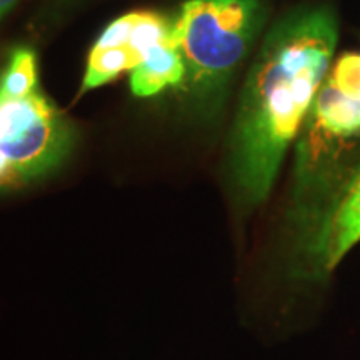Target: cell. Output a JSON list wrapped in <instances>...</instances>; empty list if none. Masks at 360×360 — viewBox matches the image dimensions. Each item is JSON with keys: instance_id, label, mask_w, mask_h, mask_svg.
Instances as JSON below:
<instances>
[{"instance_id": "cell-1", "label": "cell", "mask_w": 360, "mask_h": 360, "mask_svg": "<svg viewBox=\"0 0 360 360\" xmlns=\"http://www.w3.org/2000/svg\"><path fill=\"white\" fill-rule=\"evenodd\" d=\"M337 44L339 20L326 6L292 11L265 34L229 139V186L242 209H257L269 199L334 62Z\"/></svg>"}, {"instance_id": "cell-2", "label": "cell", "mask_w": 360, "mask_h": 360, "mask_svg": "<svg viewBox=\"0 0 360 360\" xmlns=\"http://www.w3.org/2000/svg\"><path fill=\"white\" fill-rule=\"evenodd\" d=\"M360 160V51L340 53L294 143L289 225L312 214Z\"/></svg>"}, {"instance_id": "cell-3", "label": "cell", "mask_w": 360, "mask_h": 360, "mask_svg": "<svg viewBox=\"0 0 360 360\" xmlns=\"http://www.w3.org/2000/svg\"><path fill=\"white\" fill-rule=\"evenodd\" d=\"M260 0H186L174 19V39L186 77L179 85L193 114L212 119L222 109L238 67L262 32Z\"/></svg>"}, {"instance_id": "cell-4", "label": "cell", "mask_w": 360, "mask_h": 360, "mask_svg": "<svg viewBox=\"0 0 360 360\" xmlns=\"http://www.w3.org/2000/svg\"><path fill=\"white\" fill-rule=\"evenodd\" d=\"M77 129L44 94L0 97V192L37 182L69 159Z\"/></svg>"}, {"instance_id": "cell-5", "label": "cell", "mask_w": 360, "mask_h": 360, "mask_svg": "<svg viewBox=\"0 0 360 360\" xmlns=\"http://www.w3.org/2000/svg\"><path fill=\"white\" fill-rule=\"evenodd\" d=\"M290 227V276L326 282L360 244V160L312 214Z\"/></svg>"}, {"instance_id": "cell-6", "label": "cell", "mask_w": 360, "mask_h": 360, "mask_svg": "<svg viewBox=\"0 0 360 360\" xmlns=\"http://www.w3.org/2000/svg\"><path fill=\"white\" fill-rule=\"evenodd\" d=\"M174 20L157 12H129L101 34L89 53L80 94L132 72L155 45L172 34Z\"/></svg>"}, {"instance_id": "cell-7", "label": "cell", "mask_w": 360, "mask_h": 360, "mask_svg": "<svg viewBox=\"0 0 360 360\" xmlns=\"http://www.w3.org/2000/svg\"><path fill=\"white\" fill-rule=\"evenodd\" d=\"M186 77L182 56L172 35L155 45L143 60L130 72V89L134 96L150 97L165 87H179Z\"/></svg>"}, {"instance_id": "cell-8", "label": "cell", "mask_w": 360, "mask_h": 360, "mask_svg": "<svg viewBox=\"0 0 360 360\" xmlns=\"http://www.w3.org/2000/svg\"><path fill=\"white\" fill-rule=\"evenodd\" d=\"M34 92H37V56L32 49L19 47L0 74V97L22 98Z\"/></svg>"}, {"instance_id": "cell-9", "label": "cell", "mask_w": 360, "mask_h": 360, "mask_svg": "<svg viewBox=\"0 0 360 360\" xmlns=\"http://www.w3.org/2000/svg\"><path fill=\"white\" fill-rule=\"evenodd\" d=\"M17 2H19V0H0V20H2L4 17L12 11Z\"/></svg>"}, {"instance_id": "cell-10", "label": "cell", "mask_w": 360, "mask_h": 360, "mask_svg": "<svg viewBox=\"0 0 360 360\" xmlns=\"http://www.w3.org/2000/svg\"><path fill=\"white\" fill-rule=\"evenodd\" d=\"M60 2H67V0H60Z\"/></svg>"}]
</instances>
